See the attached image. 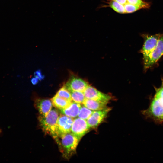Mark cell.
I'll list each match as a JSON object with an SVG mask.
<instances>
[{
    "label": "cell",
    "instance_id": "cell-1",
    "mask_svg": "<svg viewBox=\"0 0 163 163\" xmlns=\"http://www.w3.org/2000/svg\"><path fill=\"white\" fill-rule=\"evenodd\" d=\"M59 116L57 110L53 109L51 110L46 117L40 116L38 118L43 131L51 136L57 143L59 142V138L57 132L56 125Z\"/></svg>",
    "mask_w": 163,
    "mask_h": 163
},
{
    "label": "cell",
    "instance_id": "cell-2",
    "mask_svg": "<svg viewBox=\"0 0 163 163\" xmlns=\"http://www.w3.org/2000/svg\"><path fill=\"white\" fill-rule=\"evenodd\" d=\"M59 139V149L64 157L69 158L75 153L80 140L71 132L62 135Z\"/></svg>",
    "mask_w": 163,
    "mask_h": 163
},
{
    "label": "cell",
    "instance_id": "cell-3",
    "mask_svg": "<svg viewBox=\"0 0 163 163\" xmlns=\"http://www.w3.org/2000/svg\"><path fill=\"white\" fill-rule=\"evenodd\" d=\"M142 113L145 117L161 123L163 122V101L154 96L148 108Z\"/></svg>",
    "mask_w": 163,
    "mask_h": 163
},
{
    "label": "cell",
    "instance_id": "cell-4",
    "mask_svg": "<svg viewBox=\"0 0 163 163\" xmlns=\"http://www.w3.org/2000/svg\"><path fill=\"white\" fill-rule=\"evenodd\" d=\"M161 34L151 35L147 34L142 35L144 44L141 50L143 55L144 64L146 62L151 54L155 49Z\"/></svg>",
    "mask_w": 163,
    "mask_h": 163
},
{
    "label": "cell",
    "instance_id": "cell-5",
    "mask_svg": "<svg viewBox=\"0 0 163 163\" xmlns=\"http://www.w3.org/2000/svg\"><path fill=\"white\" fill-rule=\"evenodd\" d=\"M73 118L64 114L59 116L57 123V132L59 138L62 135L71 132L74 120Z\"/></svg>",
    "mask_w": 163,
    "mask_h": 163
},
{
    "label": "cell",
    "instance_id": "cell-6",
    "mask_svg": "<svg viewBox=\"0 0 163 163\" xmlns=\"http://www.w3.org/2000/svg\"><path fill=\"white\" fill-rule=\"evenodd\" d=\"M90 128L86 120L78 117L73 120L71 132L80 140Z\"/></svg>",
    "mask_w": 163,
    "mask_h": 163
},
{
    "label": "cell",
    "instance_id": "cell-7",
    "mask_svg": "<svg viewBox=\"0 0 163 163\" xmlns=\"http://www.w3.org/2000/svg\"><path fill=\"white\" fill-rule=\"evenodd\" d=\"M163 55V33L161 34L157 45L151 54L146 62L144 64L145 69H147L156 63Z\"/></svg>",
    "mask_w": 163,
    "mask_h": 163
},
{
    "label": "cell",
    "instance_id": "cell-8",
    "mask_svg": "<svg viewBox=\"0 0 163 163\" xmlns=\"http://www.w3.org/2000/svg\"><path fill=\"white\" fill-rule=\"evenodd\" d=\"M111 110L110 108L107 107L101 110L94 111L86 120L90 128L97 127L103 121Z\"/></svg>",
    "mask_w": 163,
    "mask_h": 163
},
{
    "label": "cell",
    "instance_id": "cell-9",
    "mask_svg": "<svg viewBox=\"0 0 163 163\" xmlns=\"http://www.w3.org/2000/svg\"><path fill=\"white\" fill-rule=\"evenodd\" d=\"M84 93L86 98L103 102H108L111 98L109 95L101 92L89 85Z\"/></svg>",
    "mask_w": 163,
    "mask_h": 163
},
{
    "label": "cell",
    "instance_id": "cell-10",
    "mask_svg": "<svg viewBox=\"0 0 163 163\" xmlns=\"http://www.w3.org/2000/svg\"><path fill=\"white\" fill-rule=\"evenodd\" d=\"M88 85V84L83 79L73 76L66 82L65 86L69 92L78 91L84 92Z\"/></svg>",
    "mask_w": 163,
    "mask_h": 163
},
{
    "label": "cell",
    "instance_id": "cell-11",
    "mask_svg": "<svg viewBox=\"0 0 163 163\" xmlns=\"http://www.w3.org/2000/svg\"><path fill=\"white\" fill-rule=\"evenodd\" d=\"M35 106L40 116L46 117L51 110L53 104L51 101L47 99H38L35 102Z\"/></svg>",
    "mask_w": 163,
    "mask_h": 163
},
{
    "label": "cell",
    "instance_id": "cell-12",
    "mask_svg": "<svg viewBox=\"0 0 163 163\" xmlns=\"http://www.w3.org/2000/svg\"><path fill=\"white\" fill-rule=\"evenodd\" d=\"M81 107V104L72 101L67 107L60 110V112L67 116L75 118L78 116Z\"/></svg>",
    "mask_w": 163,
    "mask_h": 163
},
{
    "label": "cell",
    "instance_id": "cell-13",
    "mask_svg": "<svg viewBox=\"0 0 163 163\" xmlns=\"http://www.w3.org/2000/svg\"><path fill=\"white\" fill-rule=\"evenodd\" d=\"M107 103L86 98L82 104L83 105L89 109L96 111L101 110L107 107Z\"/></svg>",
    "mask_w": 163,
    "mask_h": 163
},
{
    "label": "cell",
    "instance_id": "cell-14",
    "mask_svg": "<svg viewBox=\"0 0 163 163\" xmlns=\"http://www.w3.org/2000/svg\"><path fill=\"white\" fill-rule=\"evenodd\" d=\"M53 105L56 108L61 110L68 107L72 101H70L56 95L51 99Z\"/></svg>",
    "mask_w": 163,
    "mask_h": 163
},
{
    "label": "cell",
    "instance_id": "cell-15",
    "mask_svg": "<svg viewBox=\"0 0 163 163\" xmlns=\"http://www.w3.org/2000/svg\"><path fill=\"white\" fill-rule=\"evenodd\" d=\"M72 101L80 104H83L86 98L84 92L78 91L70 92Z\"/></svg>",
    "mask_w": 163,
    "mask_h": 163
},
{
    "label": "cell",
    "instance_id": "cell-16",
    "mask_svg": "<svg viewBox=\"0 0 163 163\" xmlns=\"http://www.w3.org/2000/svg\"><path fill=\"white\" fill-rule=\"evenodd\" d=\"M94 111L83 105L82 106L78 116L79 118L87 120L91 115Z\"/></svg>",
    "mask_w": 163,
    "mask_h": 163
},
{
    "label": "cell",
    "instance_id": "cell-17",
    "mask_svg": "<svg viewBox=\"0 0 163 163\" xmlns=\"http://www.w3.org/2000/svg\"><path fill=\"white\" fill-rule=\"evenodd\" d=\"M56 95L68 101H72L70 93L65 86L61 88L57 92Z\"/></svg>",
    "mask_w": 163,
    "mask_h": 163
},
{
    "label": "cell",
    "instance_id": "cell-18",
    "mask_svg": "<svg viewBox=\"0 0 163 163\" xmlns=\"http://www.w3.org/2000/svg\"><path fill=\"white\" fill-rule=\"evenodd\" d=\"M129 2L134 5L138 6L142 8H148L150 5L148 2L142 0H128Z\"/></svg>",
    "mask_w": 163,
    "mask_h": 163
},
{
    "label": "cell",
    "instance_id": "cell-19",
    "mask_svg": "<svg viewBox=\"0 0 163 163\" xmlns=\"http://www.w3.org/2000/svg\"><path fill=\"white\" fill-rule=\"evenodd\" d=\"M34 75L39 80H42L44 77L40 70L35 71L34 73Z\"/></svg>",
    "mask_w": 163,
    "mask_h": 163
},
{
    "label": "cell",
    "instance_id": "cell-20",
    "mask_svg": "<svg viewBox=\"0 0 163 163\" xmlns=\"http://www.w3.org/2000/svg\"><path fill=\"white\" fill-rule=\"evenodd\" d=\"M38 80L37 78L35 77L31 79V82L33 84L35 85L38 82Z\"/></svg>",
    "mask_w": 163,
    "mask_h": 163
},
{
    "label": "cell",
    "instance_id": "cell-21",
    "mask_svg": "<svg viewBox=\"0 0 163 163\" xmlns=\"http://www.w3.org/2000/svg\"><path fill=\"white\" fill-rule=\"evenodd\" d=\"M1 130L0 129V133L1 132Z\"/></svg>",
    "mask_w": 163,
    "mask_h": 163
}]
</instances>
